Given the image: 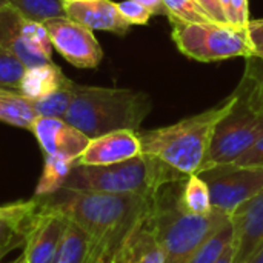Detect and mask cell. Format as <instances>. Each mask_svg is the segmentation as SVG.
<instances>
[{
  "mask_svg": "<svg viewBox=\"0 0 263 263\" xmlns=\"http://www.w3.org/2000/svg\"><path fill=\"white\" fill-rule=\"evenodd\" d=\"M142 154L137 131L122 129L108 133L89 140L86 149L76 163L79 165H112Z\"/></svg>",
  "mask_w": 263,
  "mask_h": 263,
  "instance_id": "cell-14",
  "label": "cell"
},
{
  "mask_svg": "<svg viewBox=\"0 0 263 263\" xmlns=\"http://www.w3.org/2000/svg\"><path fill=\"white\" fill-rule=\"evenodd\" d=\"M240 82L248 92L251 106L263 112V59L248 57L247 68Z\"/></svg>",
  "mask_w": 263,
  "mask_h": 263,
  "instance_id": "cell-26",
  "label": "cell"
},
{
  "mask_svg": "<svg viewBox=\"0 0 263 263\" xmlns=\"http://www.w3.org/2000/svg\"><path fill=\"white\" fill-rule=\"evenodd\" d=\"M54 49L77 68H97L103 59V49L92 29L63 17L43 22Z\"/></svg>",
  "mask_w": 263,
  "mask_h": 263,
  "instance_id": "cell-9",
  "label": "cell"
},
{
  "mask_svg": "<svg viewBox=\"0 0 263 263\" xmlns=\"http://www.w3.org/2000/svg\"><path fill=\"white\" fill-rule=\"evenodd\" d=\"M66 223L68 217L46 197L25 237L23 254L28 263H52Z\"/></svg>",
  "mask_w": 263,
  "mask_h": 263,
  "instance_id": "cell-10",
  "label": "cell"
},
{
  "mask_svg": "<svg viewBox=\"0 0 263 263\" xmlns=\"http://www.w3.org/2000/svg\"><path fill=\"white\" fill-rule=\"evenodd\" d=\"M234 230L231 222L213 234L193 256L190 263H216L223 254V251L233 243Z\"/></svg>",
  "mask_w": 263,
  "mask_h": 263,
  "instance_id": "cell-24",
  "label": "cell"
},
{
  "mask_svg": "<svg viewBox=\"0 0 263 263\" xmlns=\"http://www.w3.org/2000/svg\"><path fill=\"white\" fill-rule=\"evenodd\" d=\"M250 263H263V247L259 250V253L250 260Z\"/></svg>",
  "mask_w": 263,
  "mask_h": 263,
  "instance_id": "cell-35",
  "label": "cell"
},
{
  "mask_svg": "<svg viewBox=\"0 0 263 263\" xmlns=\"http://www.w3.org/2000/svg\"><path fill=\"white\" fill-rule=\"evenodd\" d=\"M197 3L206 11V14L217 23V25H222V26H230L228 25V20H227V15L222 9V5H220V0H197Z\"/></svg>",
  "mask_w": 263,
  "mask_h": 263,
  "instance_id": "cell-32",
  "label": "cell"
},
{
  "mask_svg": "<svg viewBox=\"0 0 263 263\" xmlns=\"http://www.w3.org/2000/svg\"><path fill=\"white\" fill-rule=\"evenodd\" d=\"M37 117L32 99L17 89L0 88V122L31 131Z\"/></svg>",
  "mask_w": 263,
  "mask_h": 263,
  "instance_id": "cell-18",
  "label": "cell"
},
{
  "mask_svg": "<svg viewBox=\"0 0 263 263\" xmlns=\"http://www.w3.org/2000/svg\"><path fill=\"white\" fill-rule=\"evenodd\" d=\"M220 5L227 15L228 25L234 29L247 31L250 23L248 0H220Z\"/></svg>",
  "mask_w": 263,
  "mask_h": 263,
  "instance_id": "cell-28",
  "label": "cell"
},
{
  "mask_svg": "<svg viewBox=\"0 0 263 263\" xmlns=\"http://www.w3.org/2000/svg\"><path fill=\"white\" fill-rule=\"evenodd\" d=\"M92 242L89 236L68 219L52 263H89Z\"/></svg>",
  "mask_w": 263,
  "mask_h": 263,
  "instance_id": "cell-19",
  "label": "cell"
},
{
  "mask_svg": "<svg viewBox=\"0 0 263 263\" xmlns=\"http://www.w3.org/2000/svg\"><path fill=\"white\" fill-rule=\"evenodd\" d=\"M45 199L34 197L0 205V248L14 250L25 243V237L40 211Z\"/></svg>",
  "mask_w": 263,
  "mask_h": 263,
  "instance_id": "cell-16",
  "label": "cell"
},
{
  "mask_svg": "<svg viewBox=\"0 0 263 263\" xmlns=\"http://www.w3.org/2000/svg\"><path fill=\"white\" fill-rule=\"evenodd\" d=\"M176 202L177 206L190 216H208L214 210L210 188L199 174H193L182 182Z\"/></svg>",
  "mask_w": 263,
  "mask_h": 263,
  "instance_id": "cell-20",
  "label": "cell"
},
{
  "mask_svg": "<svg viewBox=\"0 0 263 263\" xmlns=\"http://www.w3.org/2000/svg\"><path fill=\"white\" fill-rule=\"evenodd\" d=\"M173 40L190 59L210 63L231 57H253L247 31L222 25L173 22Z\"/></svg>",
  "mask_w": 263,
  "mask_h": 263,
  "instance_id": "cell-7",
  "label": "cell"
},
{
  "mask_svg": "<svg viewBox=\"0 0 263 263\" xmlns=\"http://www.w3.org/2000/svg\"><path fill=\"white\" fill-rule=\"evenodd\" d=\"M197 174L210 188L213 208L228 216L263 190V168L231 163L205 168Z\"/></svg>",
  "mask_w": 263,
  "mask_h": 263,
  "instance_id": "cell-8",
  "label": "cell"
},
{
  "mask_svg": "<svg viewBox=\"0 0 263 263\" xmlns=\"http://www.w3.org/2000/svg\"><path fill=\"white\" fill-rule=\"evenodd\" d=\"M185 179V176L157 159L140 154L112 165L76 163L60 190L156 197L166 185L183 182Z\"/></svg>",
  "mask_w": 263,
  "mask_h": 263,
  "instance_id": "cell-4",
  "label": "cell"
},
{
  "mask_svg": "<svg viewBox=\"0 0 263 263\" xmlns=\"http://www.w3.org/2000/svg\"><path fill=\"white\" fill-rule=\"evenodd\" d=\"M8 253H9V250H6V248H0V262H2V259H3Z\"/></svg>",
  "mask_w": 263,
  "mask_h": 263,
  "instance_id": "cell-37",
  "label": "cell"
},
{
  "mask_svg": "<svg viewBox=\"0 0 263 263\" xmlns=\"http://www.w3.org/2000/svg\"><path fill=\"white\" fill-rule=\"evenodd\" d=\"M109 263H163V251L154 225V210L126 234Z\"/></svg>",
  "mask_w": 263,
  "mask_h": 263,
  "instance_id": "cell-13",
  "label": "cell"
},
{
  "mask_svg": "<svg viewBox=\"0 0 263 263\" xmlns=\"http://www.w3.org/2000/svg\"><path fill=\"white\" fill-rule=\"evenodd\" d=\"M12 263H28V260H26L25 254L22 253V254H20V256H18V257H17V259H15Z\"/></svg>",
  "mask_w": 263,
  "mask_h": 263,
  "instance_id": "cell-36",
  "label": "cell"
},
{
  "mask_svg": "<svg viewBox=\"0 0 263 263\" xmlns=\"http://www.w3.org/2000/svg\"><path fill=\"white\" fill-rule=\"evenodd\" d=\"M166 17L170 22H183V23H216L206 11L197 3V0H163ZM217 25V23H216Z\"/></svg>",
  "mask_w": 263,
  "mask_h": 263,
  "instance_id": "cell-23",
  "label": "cell"
},
{
  "mask_svg": "<svg viewBox=\"0 0 263 263\" xmlns=\"http://www.w3.org/2000/svg\"><path fill=\"white\" fill-rule=\"evenodd\" d=\"M31 131L45 156H62L76 162L91 140L80 129L59 117H37Z\"/></svg>",
  "mask_w": 263,
  "mask_h": 263,
  "instance_id": "cell-11",
  "label": "cell"
},
{
  "mask_svg": "<svg viewBox=\"0 0 263 263\" xmlns=\"http://www.w3.org/2000/svg\"><path fill=\"white\" fill-rule=\"evenodd\" d=\"M26 66L9 49L0 46V88L18 89Z\"/></svg>",
  "mask_w": 263,
  "mask_h": 263,
  "instance_id": "cell-27",
  "label": "cell"
},
{
  "mask_svg": "<svg viewBox=\"0 0 263 263\" xmlns=\"http://www.w3.org/2000/svg\"><path fill=\"white\" fill-rule=\"evenodd\" d=\"M233 165L245 168H263V137H260L248 151H245Z\"/></svg>",
  "mask_w": 263,
  "mask_h": 263,
  "instance_id": "cell-30",
  "label": "cell"
},
{
  "mask_svg": "<svg viewBox=\"0 0 263 263\" xmlns=\"http://www.w3.org/2000/svg\"><path fill=\"white\" fill-rule=\"evenodd\" d=\"M63 2H77V0H63Z\"/></svg>",
  "mask_w": 263,
  "mask_h": 263,
  "instance_id": "cell-39",
  "label": "cell"
},
{
  "mask_svg": "<svg viewBox=\"0 0 263 263\" xmlns=\"http://www.w3.org/2000/svg\"><path fill=\"white\" fill-rule=\"evenodd\" d=\"M76 83L71 80L63 88L48 94L43 99L34 100V109L39 117H59L63 119L74 97Z\"/></svg>",
  "mask_w": 263,
  "mask_h": 263,
  "instance_id": "cell-22",
  "label": "cell"
},
{
  "mask_svg": "<svg viewBox=\"0 0 263 263\" xmlns=\"http://www.w3.org/2000/svg\"><path fill=\"white\" fill-rule=\"evenodd\" d=\"M76 165V160L62 156H45V166L39 185L35 188L37 197H46L57 193L65 183L69 171Z\"/></svg>",
  "mask_w": 263,
  "mask_h": 263,
  "instance_id": "cell-21",
  "label": "cell"
},
{
  "mask_svg": "<svg viewBox=\"0 0 263 263\" xmlns=\"http://www.w3.org/2000/svg\"><path fill=\"white\" fill-rule=\"evenodd\" d=\"M6 3H11L9 0H0V6H3V5H6Z\"/></svg>",
  "mask_w": 263,
  "mask_h": 263,
  "instance_id": "cell-38",
  "label": "cell"
},
{
  "mask_svg": "<svg viewBox=\"0 0 263 263\" xmlns=\"http://www.w3.org/2000/svg\"><path fill=\"white\" fill-rule=\"evenodd\" d=\"M234 262L250 263L263 247V190L240 205L231 216Z\"/></svg>",
  "mask_w": 263,
  "mask_h": 263,
  "instance_id": "cell-12",
  "label": "cell"
},
{
  "mask_svg": "<svg viewBox=\"0 0 263 263\" xmlns=\"http://www.w3.org/2000/svg\"><path fill=\"white\" fill-rule=\"evenodd\" d=\"M25 17L46 22L49 18L63 17V0H9Z\"/></svg>",
  "mask_w": 263,
  "mask_h": 263,
  "instance_id": "cell-25",
  "label": "cell"
},
{
  "mask_svg": "<svg viewBox=\"0 0 263 263\" xmlns=\"http://www.w3.org/2000/svg\"><path fill=\"white\" fill-rule=\"evenodd\" d=\"M49 200L92 242L89 263H109L126 234L156 206V197L136 194H109L96 191L59 190Z\"/></svg>",
  "mask_w": 263,
  "mask_h": 263,
  "instance_id": "cell-1",
  "label": "cell"
},
{
  "mask_svg": "<svg viewBox=\"0 0 263 263\" xmlns=\"http://www.w3.org/2000/svg\"><path fill=\"white\" fill-rule=\"evenodd\" d=\"M234 102L236 92L216 106L177 123L137 131L142 154L157 159L185 177L197 174L203 168L217 123L230 112Z\"/></svg>",
  "mask_w": 263,
  "mask_h": 263,
  "instance_id": "cell-2",
  "label": "cell"
},
{
  "mask_svg": "<svg viewBox=\"0 0 263 263\" xmlns=\"http://www.w3.org/2000/svg\"><path fill=\"white\" fill-rule=\"evenodd\" d=\"M234 262V245L231 243L222 254V257L216 263H233Z\"/></svg>",
  "mask_w": 263,
  "mask_h": 263,
  "instance_id": "cell-34",
  "label": "cell"
},
{
  "mask_svg": "<svg viewBox=\"0 0 263 263\" xmlns=\"http://www.w3.org/2000/svg\"><path fill=\"white\" fill-rule=\"evenodd\" d=\"M71 80L63 74L62 68L49 62L40 66L26 68L17 91L26 96L28 99L39 100L63 88Z\"/></svg>",
  "mask_w": 263,
  "mask_h": 263,
  "instance_id": "cell-17",
  "label": "cell"
},
{
  "mask_svg": "<svg viewBox=\"0 0 263 263\" xmlns=\"http://www.w3.org/2000/svg\"><path fill=\"white\" fill-rule=\"evenodd\" d=\"M117 8L129 25H146L151 18V12L136 0H122L117 3Z\"/></svg>",
  "mask_w": 263,
  "mask_h": 263,
  "instance_id": "cell-29",
  "label": "cell"
},
{
  "mask_svg": "<svg viewBox=\"0 0 263 263\" xmlns=\"http://www.w3.org/2000/svg\"><path fill=\"white\" fill-rule=\"evenodd\" d=\"M151 109L153 100L142 91L76 83L72 102L63 119L94 139L122 129L140 131Z\"/></svg>",
  "mask_w": 263,
  "mask_h": 263,
  "instance_id": "cell-3",
  "label": "cell"
},
{
  "mask_svg": "<svg viewBox=\"0 0 263 263\" xmlns=\"http://www.w3.org/2000/svg\"><path fill=\"white\" fill-rule=\"evenodd\" d=\"M234 92L236 102L230 112L217 123L202 170L234 163L263 137V112L251 106L242 82Z\"/></svg>",
  "mask_w": 263,
  "mask_h": 263,
  "instance_id": "cell-6",
  "label": "cell"
},
{
  "mask_svg": "<svg viewBox=\"0 0 263 263\" xmlns=\"http://www.w3.org/2000/svg\"><path fill=\"white\" fill-rule=\"evenodd\" d=\"M65 15L92 31H109L125 35L129 23L122 17L117 3L112 0H77L63 2Z\"/></svg>",
  "mask_w": 263,
  "mask_h": 263,
  "instance_id": "cell-15",
  "label": "cell"
},
{
  "mask_svg": "<svg viewBox=\"0 0 263 263\" xmlns=\"http://www.w3.org/2000/svg\"><path fill=\"white\" fill-rule=\"evenodd\" d=\"M247 34L253 48V57L263 59V18L250 20L247 26Z\"/></svg>",
  "mask_w": 263,
  "mask_h": 263,
  "instance_id": "cell-31",
  "label": "cell"
},
{
  "mask_svg": "<svg viewBox=\"0 0 263 263\" xmlns=\"http://www.w3.org/2000/svg\"><path fill=\"white\" fill-rule=\"evenodd\" d=\"M136 2L143 5L151 12V15H166L163 0H136Z\"/></svg>",
  "mask_w": 263,
  "mask_h": 263,
  "instance_id": "cell-33",
  "label": "cell"
},
{
  "mask_svg": "<svg viewBox=\"0 0 263 263\" xmlns=\"http://www.w3.org/2000/svg\"><path fill=\"white\" fill-rule=\"evenodd\" d=\"M166 185L157 196L154 225L163 251V263H190L197 250L220 228L231 222L230 216L213 210L208 216H190L177 206V194Z\"/></svg>",
  "mask_w": 263,
  "mask_h": 263,
  "instance_id": "cell-5",
  "label": "cell"
}]
</instances>
